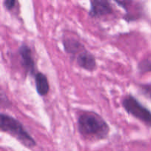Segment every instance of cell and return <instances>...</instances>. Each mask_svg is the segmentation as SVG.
Wrapping results in <instances>:
<instances>
[{
	"label": "cell",
	"mask_w": 151,
	"mask_h": 151,
	"mask_svg": "<svg viewBox=\"0 0 151 151\" xmlns=\"http://www.w3.org/2000/svg\"><path fill=\"white\" fill-rule=\"evenodd\" d=\"M77 129L83 138L90 141L106 139L111 131L107 121L101 115L91 111H82L78 114Z\"/></svg>",
	"instance_id": "obj_1"
},
{
	"label": "cell",
	"mask_w": 151,
	"mask_h": 151,
	"mask_svg": "<svg viewBox=\"0 0 151 151\" xmlns=\"http://www.w3.org/2000/svg\"><path fill=\"white\" fill-rule=\"evenodd\" d=\"M0 131L13 137L27 148H33L37 145L35 139L19 119L3 112L0 114Z\"/></svg>",
	"instance_id": "obj_2"
},
{
	"label": "cell",
	"mask_w": 151,
	"mask_h": 151,
	"mask_svg": "<svg viewBox=\"0 0 151 151\" xmlns=\"http://www.w3.org/2000/svg\"><path fill=\"white\" fill-rule=\"evenodd\" d=\"M121 103L122 108L128 114L151 128V111L137 97L128 94L122 98Z\"/></svg>",
	"instance_id": "obj_3"
},
{
	"label": "cell",
	"mask_w": 151,
	"mask_h": 151,
	"mask_svg": "<svg viewBox=\"0 0 151 151\" xmlns=\"http://www.w3.org/2000/svg\"><path fill=\"white\" fill-rule=\"evenodd\" d=\"M114 1L119 7L125 10V13L122 19L127 22H132L138 21L143 17L144 15V5L141 1Z\"/></svg>",
	"instance_id": "obj_4"
},
{
	"label": "cell",
	"mask_w": 151,
	"mask_h": 151,
	"mask_svg": "<svg viewBox=\"0 0 151 151\" xmlns=\"http://www.w3.org/2000/svg\"><path fill=\"white\" fill-rule=\"evenodd\" d=\"M18 53L25 75H29L34 77L37 72H35V61L31 47L27 43L22 42L18 49Z\"/></svg>",
	"instance_id": "obj_5"
},
{
	"label": "cell",
	"mask_w": 151,
	"mask_h": 151,
	"mask_svg": "<svg viewBox=\"0 0 151 151\" xmlns=\"http://www.w3.org/2000/svg\"><path fill=\"white\" fill-rule=\"evenodd\" d=\"M88 15L94 19H100L114 13L112 3L109 0H91Z\"/></svg>",
	"instance_id": "obj_6"
},
{
	"label": "cell",
	"mask_w": 151,
	"mask_h": 151,
	"mask_svg": "<svg viewBox=\"0 0 151 151\" xmlns=\"http://www.w3.org/2000/svg\"><path fill=\"white\" fill-rule=\"evenodd\" d=\"M74 61L76 62L77 65L81 69L87 72H94L97 69V59L93 53L86 49L80 54H78L75 58Z\"/></svg>",
	"instance_id": "obj_7"
},
{
	"label": "cell",
	"mask_w": 151,
	"mask_h": 151,
	"mask_svg": "<svg viewBox=\"0 0 151 151\" xmlns=\"http://www.w3.org/2000/svg\"><path fill=\"white\" fill-rule=\"evenodd\" d=\"M62 45L65 52L70 56L72 60H75L78 54L86 49L80 40L72 36H63L62 39Z\"/></svg>",
	"instance_id": "obj_8"
},
{
	"label": "cell",
	"mask_w": 151,
	"mask_h": 151,
	"mask_svg": "<svg viewBox=\"0 0 151 151\" xmlns=\"http://www.w3.org/2000/svg\"><path fill=\"white\" fill-rule=\"evenodd\" d=\"M35 90L41 97H46L50 90V85L49 80L45 74L41 72H37L34 75Z\"/></svg>",
	"instance_id": "obj_9"
},
{
	"label": "cell",
	"mask_w": 151,
	"mask_h": 151,
	"mask_svg": "<svg viewBox=\"0 0 151 151\" xmlns=\"http://www.w3.org/2000/svg\"><path fill=\"white\" fill-rule=\"evenodd\" d=\"M137 71L142 75L151 72V54L146 56L139 62L137 64Z\"/></svg>",
	"instance_id": "obj_10"
},
{
	"label": "cell",
	"mask_w": 151,
	"mask_h": 151,
	"mask_svg": "<svg viewBox=\"0 0 151 151\" xmlns=\"http://www.w3.org/2000/svg\"><path fill=\"white\" fill-rule=\"evenodd\" d=\"M140 91L145 95L151 100V83H142L139 85Z\"/></svg>",
	"instance_id": "obj_11"
},
{
	"label": "cell",
	"mask_w": 151,
	"mask_h": 151,
	"mask_svg": "<svg viewBox=\"0 0 151 151\" xmlns=\"http://www.w3.org/2000/svg\"><path fill=\"white\" fill-rule=\"evenodd\" d=\"M2 4L6 10L8 11H11V10H14L17 4H19V1H16V0H4L2 1Z\"/></svg>",
	"instance_id": "obj_12"
}]
</instances>
